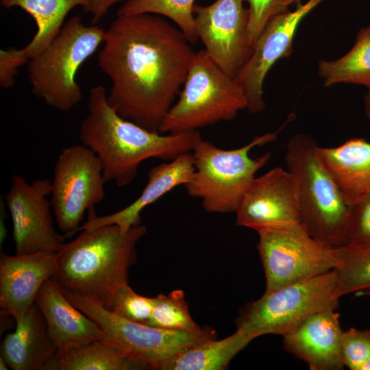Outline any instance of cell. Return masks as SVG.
I'll use <instances>...</instances> for the list:
<instances>
[{"label": "cell", "mask_w": 370, "mask_h": 370, "mask_svg": "<svg viewBox=\"0 0 370 370\" xmlns=\"http://www.w3.org/2000/svg\"><path fill=\"white\" fill-rule=\"evenodd\" d=\"M248 3L247 42L252 49L262 29L273 17L288 10L300 0H245Z\"/></svg>", "instance_id": "cell-30"}, {"label": "cell", "mask_w": 370, "mask_h": 370, "mask_svg": "<svg viewBox=\"0 0 370 370\" xmlns=\"http://www.w3.org/2000/svg\"><path fill=\"white\" fill-rule=\"evenodd\" d=\"M57 251L27 254H1L0 258V307L1 314L21 322L46 280L51 278Z\"/></svg>", "instance_id": "cell-16"}, {"label": "cell", "mask_w": 370, "mask_h": 370, "mask_svg": "<svg viewBox=\"0 0 370 370\" xmlns=\"http://www.w3.org/2000/svg\"><path fill=\"white\" fill-rule=\"evenodd\" d=\"M153 307L147 325L173 330L199 332L201 328L191 318L182 290L153 297Z\"/></svg>", "instance_id": "cell-28"}, {"label": "cell", "mask_w": 370, "mask_h": 370, "mask_svg": "<svg viewBox=\"0 0 370 370\" xmlns=\"http://www.w3.org/2000/svg\"><path fill=\"white\" fill-rule=\"evenodd\" d=\"M338 264L334 269L340 296L370 291V244L336 247Z\"/></svg>", "instance_id": "cell-26"}, {"label": "cell", "mask_w": 370, "mask_h": 370, "mask_svg": "<svg viewBox=\"0 0 370 370\" xmlns=\"http://www.w3.org/2000/svg\"><path fill=\"white\" fill-rule=\"evenodd\" d=\"M341 297L334 270L265 291L247 306L237 320V330L254 338L284 336L312 314L338 306Z\"/></svg>", "instance_id": "cell-8"}, {"label": "cell", "mask_w": 370, "mask_h": 370, "mask_svg": "<svg viewBox=\"0 0 370 370\" xmlns=\"http://www.w3.org/2000/svg\"><path fill=\"white\" fill-rule=\"evenodd\" d=\"M29 58L24 48L1 49L0 51V86L7 89L14 86L15 76L18 69Z\"/></svg>", "instance_id": "cell-33"}, {"label": "cell", "mask_w": 370, "mask_h": 370, "mask_svg": "<svg viewBox=\"0 0 370 370\" xmlns=\"http://www.w3.org/2000/svg\"><path fill=\"white\" fill-rule=\"evenodd\" d=\"M245 0H216L195 5L193 14L199 40L211 58L228 75L236 78L249 58L247 42L248 10Z\"/></svg>", "instance_id": "cell-13"}, {"label": "cell", "mask_w": 370, "mask_h": 370, "mask_svg": "<svg viewBox=\"0 0 370 370\" xmlns=\"http://www.w3.org/2000/svg\"><path fill=\"white\" fill-rule=\"evenodd\" d=\"M258 235L257 249L265 273V291L321 275L337 266L336 247L312 237L301 223Z\"/></svg>", "instance_id": "cell-9"}, {"label": "cell", "mask_w": 370, "mask_h": 370, "mask_svg": "<svg viewBox=\"0 0 370 370\" xmlns=\"http://www.w3.org/2000/svg\"><path fill=\"white\" fill-rule=\"evenodd\" d=\"M236 224L258 233L301 223L293 178L282 167H275L255 177L235 211Z\"/></svg>", "instance_id": "cell-15"}, {"label": "cell", "mask_w": 370, "mask_h": 370, "mask_svg": "<svg viewBox=\"0 0 370 370\" xmlns=\"http://www.w3.org/2000/svg\"><path fill=\"white\" fill-rule=\"evenodd\" d=\"M318 74L327 87L345 83L370 88V25L358 31L354 46L345 56L319 61Z\"/></svg>", "instance_id": "cell-25"}, {"label": "cell", "mask_w": 370, "mask_h": 370, "mask_svg": "<svg viewBox=\"0 0 370 370\" xmlns=\"http://www.w3.org/2000/svg\"><path fill=\"white\" fill-rule=\"evenodd\" d=\"M1 354L13 370H54L57 348L35 303L16 323L15 331L5 336Z\"/></svg>", "instance_id": "cell-20"}, {"label": "cell", "mask_w": 370, "mask_h": 370, "mask_svg": "<svg viewBox=\"0 0 370 370\" xmlns=\"http://www.w3.org/2000/svg\"><path fill=\"white\" fill-rule=\"evenodd\" d=\"M317 153L349 206L370 193V143L351 138L336 147L318 145Z\"/></svg>", "instance_id": "cell-21"}, {"label": "cell", "mask_w": 370, "mask_h": 370, "mask_svg": "<svg viewBox=\"0 0 370 370\" xmlns=\"http://www.w3.org/2000/svg\"><path fill=\"white\" fill-rule=\"evenodd\" d=\"M106 32L96 24H84L77 16L64 23L50 44L28 62L33 94L61 112L77 106L82 98L77 73L103 43Z\"/></svg>", "instance_id": "cell-5"}, {"label": "cell", "mask_w": 370, "mask_h": 370, "mask_svg": "<svg viewBox=\"0 0 370 370\" xmlns=\"http://www.w3.org/2000/svg\"><path fill=\"white\" fill-rule=\"evenodd\" d=\"M149 367L105 336L56 359L54 370H137Z\"/></svg>", "instance_id": "cell-23"}, {"label": "cell", "mask_w": 370, "mask_h": 370, "mask_svg": "<svg viewBox=\"0 0 370 370\" xmlns=\"http://www.w3.org/2000/svg\"><path fill=\"white\" fill-rule=\"evenodd\" d=\"M153 301V297L137 294L127 283L116 291L109 310L125 319L147 325Z\"/></svg>", "instance_id": "cell-29"}, {"label": "cell", "mask_w": 370, "mask_h": 370, "mask_svg": "<svg viewBox=\"0 0 370 370\" xmlns=\"http://www.w3.org/2000/svg\"><path fill=\"white\" fill-rule=\"evenodd\" d=\"M253 339L238 330L221 339L200 341L163 361L160 370H222Z\"/></svg>", "instance_id": "cell-22"}, {"label": "cell", "mask_w": 370, "mask_h": 370, "mask_svg": "<svg viewBox=\"0 0 370 370\" xmlns=\"http://www.w3.org/2000/svg\"><path fill=\"white\" fill-rule=\"evenodd\" d=\"M364 104L366 116L370 121V88H368V91L365 96Z\"/></svg>", "instance_id": "cell-35"}, {"label": "cell", "mask_w": 370, "mask_h": 370, "mask_svg": "<svg viewBox=\"0 0 370 370\" xmlns=\"http://www.w3.org/2000/svg\"><path fill=\"white\" fill-rule=\"evenodd\" d=\"M125 0H84L82 8L92 16V24H96L114 4Z\"/></svg>", "instance_id": "cell-34"}, {"label": "cell", "mask_w": 370, "mask_h": 370, "mask_svg": "<svg viewBox=\"0 0 370 370\" xmlns=\"http://www.w3.org/2000/svg\"><path fill=\"white\" fill-rule=\"evenodd\" d=\"M147 228L123 230L116 225L84 230L57 251L51 278L63 289L88 297L110 310L136 258V247Z\"/></svg>", "instance_id": "cell-3"}, {"label": "cell", "mask_w": 370, "mask_h": 370, "mask_svg": "<svg viewBox=\"0 0 370 370\" xmlns=\"http://www.w3.org/2000/svg\"><path fill=\"white\" fill-rule=\"evenodd\" d=\"M194 170V158L191 152L182 154L169 163L151 168L148 173L147 183L135 201L122 210L105 216H97L95 209L89 211L87 221L77 232L108 225H116L123 230H128L140 224L143 210L174 188L186 184Z\"/></svg>", "instance_id": "cell-19"}, {"label": "cell", "mask_w": 370, "mask_h": 370, "mask_svg": "<svg viewBox=\"0 0 370 370\" xmlns=\"http://www.w3.org/2000/svg\"><path fill=\"white\" fill-rule=\"evenodd\" d=\"M369 319H370V308H369Z\"/></svg>", "instance_id": "cell-38"}, {"label": "cell", "mask_w": 370, "mask_h": 370, "mask_svg": "<svg viewBox=\"0 0 370 370\" xmlns=\"http://www.w3.org/2000/svg\"><path fill=\"white\" fill-rule=\"evenodd\" d=\"M244 109L247 99L237 79L201 49L195 53L179 99L162 120L159 132L198 130L221 121H232Z\"/></svg>", "instance_id": "cell-6"}, {"label": "cell", "mask_w": 370, "mask_h": 370, "mask_svg": "<svg viewBox=\"0 0 370 370\" xmlns=\"http://www.w3.org/2000/svg\"><path fill=\"white\" fill-rule=\"evenodd\" d=\"M323 1L299 3L295 10H288L273 17L262 29L249 58L236 78L245 93L249 112L256 114L264 110L263 83L267 73L277 60L291 55L299 23Z\"/></svg>", "instance_id": "cell-14"}, {"label": "cell", "mask_w": 370, "mask_h": 370, "mask_svg": "<svg viewBox=\"0 0 370 370\" xmlns=\"http://www.w3.org/2000/svg\"><path fill=\"white\" fill-rule=\"evenodd\" d=\"M0 369L1 370H8L9 369V367L8 366L5 361L3 360V358L1 356L0 357Z\"/></svg>", "instance_id": "cell-37"}, {"label": "cell", "mask_w": 370, "mask_h": 370, "mask_svg": "<svg viewBox=\"0 0 370 370\" xmlns=\"http://www.w3.org/2000/svg\"><path fill=\"white\" fill-rule=\"evenodd\" d=\"M66 298L92 319L104 336L149 367L158 369L163 361L200 341L213 338L208 330L194 332L166 330L125 319L95 301L62 288Z\"/></svg>", "instance_id": "cell-10"}, {"label": "cell", "mask_w": 370, "mask_h": 370, "mask_svg": "<svg viewBox=\"0 0 370 370\" xmlns=\"http://www.w3.org/2000/svg\"><path fill=\"white\" fill-rule=\"evenodd\" d=\"M370 244V193L354 202L347 219V245Z\"/></svg>", "instance_id": "cell-32"}, {"label": "cell", "mask_w": 370, "mask_h": 370, "mask_svg": "<svg viewBox=\"0 0 370 370\" xmlns=\"http://www.w3.org/2000/svg\"><path fill=\"white\" fill-rule=\"evenodd\" d=\"M84 0H0L8 9L18 7L35 21L37 31L24 47L29 60L44 50L60 32L69 12Z\"/></svg>", "instance_id": "cell-24"}, {"label": "cell", "mask_w": 370, "mask_h": 370, "mask_svg": "<svg viewBox=\"0 0 370 370\" xmlns=\"http://www.w3.org/2000/svg\"><path fill=\"white\" fill-rule=\"evenodd\" d=\"M106 182L101 162L88 147L73 145L60 152L51 181V204L66 236L77 232L86 211L103 201Z\"/></svg>", "instance_id": "cell-11"}, {"label": "cell", "mask_w": 370, "mask_h": 370, "mask_svg": "<svg viewBox=\"0 0 370 370\" xmlns=\"http://www.w3.org/2000/svg\"><path fill=\"white\" fill-rule=\"evenodd\" d=\"M317 146L311 136L295 134L288 142L284 160L294 182L301 223L312 237L339 247L347 243L350 206L321 162Z\"/></svg>", "instance_id": "cell-4"}, {"label": "cell", "mask_w": 370, "mask_h": 370, "mask_svg": "<svg viewBox=\"0 0 370 370\" xmlns=\"http://www.w3.org/2000/svg\"><path fill=\"white\" fill-rule=\"evenodd\" d=\"M275 138L276 133H269L241 147L228 150L202 139L192 151L195 170L184 185L187 193L201 199L208 212H235L256 173L271 158L270 153L252 158L249 151Z\"/></svg>", "instance_id": "cell-7"}, {"label": "cell", "mask_w": 370, "mask_h": 370, "mask_svg": "<svg viewBox=\"0 0 370 370\" xmlns=\"http://www.w3.org/2000/svg\"><path fill=\"white\" fill-rule=\"evenodd\" d=\"M102 86L89 90L88 114L81 122L79 138L101 162L106 182L130 184L140 164L149 158L172 160L192 152L203 139L198 130L162 135L121 116L110 105Z\"/></svg>", "instance_id": "cell-2"}, {"label": "cell", "mask_w": 370, "mask_h": 370, "mask_svg": "<svg viewBox=\"0 0 370 370\" xmlns=\"http://www.w3.org/2000/svg\"><path fill=\"white\" fill-rule=\"evenodd\" d=\"M341 356L345 367L358 370L361 364L370 357V329L350 328L343 331Z\"/></svg>", "instance_id": "cell-31"}, {"label": "cell", "mask_w": 370, "mask_h": 370, "mask_svg": "<svg viewBox=\"0 0 370 370\" xmlns=\"http://www.w3.org/2000/svg\"><path fill=\"white\" fill-rule=\"evenodd\" d=\"M49 333L56 348V358L62 354L104 337L101 328L76 308L52 278L45 280L36 298Z\"/></svg>", "instance_id": "cell-18"}, {"label": "cell", "mask_w": 370, "mask_h": 370, "mask_svg": "<svg viewBox=\"0 0 370 370\" xmlns=\"http://www.w3.org/2000/svg\"><path fill=\"white\" fill-rule=\"evenodd\" d=\"M358 370H370V357L361 364Z\"/></svg>", "instance_id": "cell-36"}, {"label": "cell", "mask_w": 370, "mask_h": 370, "mask_svg": "<svg viewBox=\"0 0 370 370\" xmlns=\"http://www.w3.org/2000/svg\"><path fill=\"white\" fill-rule=\"evenodd\" d=\"M343 332L334 309L320 311L283 336L284 348L311 370H341Z\"/></svg>", "instance_id": "cell-17"}, {"label": "cell", "mask_w": 370, "mask_h": 370, "mask_svg": "<svg viewBox=\"0 0 370 370\" xmlns=\"http://www.w3.org/2000/svg\"><path fill=\"white\" fill-rule=\"evenodd\" d=\"M195 0H127L119 8L118 15L152 14L172 21L185 34L191 44L199 37L195 28L193 8Z\"/></svg>", "instance_id": "cell-27"}, {"label": "cell", "mask_w": 370, "mask_h": 370, "mask_svg": "<svg viewBox=\"0 0 370 370\" xmlns=\"http://www.w3.org/2000/svg\"><path fill=\"white\" fill-rule=\"evenodd\" d=\"M98 56L111 82L110 105L123 118L159 132L195 55L176 25L159 15H118Z\"/></svg>", "instance_id": "cell-1"}, {"label": "cell", "mask_w": 370, "mask_h": 370, "mask_svg": "<svg viewBox=\"0 0 370 370\" xmlns=\"http://www.w3.org/2000/svg\"><path fill=\"white\" fill-rule=\"evenodd\" d=\"M51 193L49 178L30 184L19 174L13 175L5 204L12 221L16 254L58 251L64 243L53 227L51 204L47 199Z\"/></svg>", "instance_id": "cell-12"}]
</instances>
